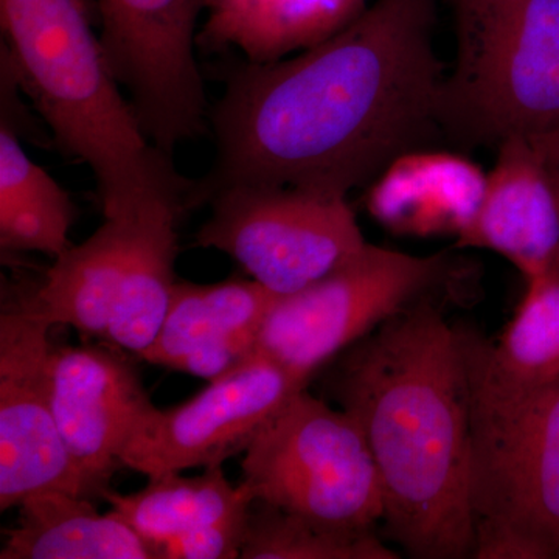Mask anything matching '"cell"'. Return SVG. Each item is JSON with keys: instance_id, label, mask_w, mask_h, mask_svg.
I'll return each mask as SVG.
<instances>
[{"instance_id": "cell-9", "label": "cell", "mask_w": 559, "mask_h": 559, "mask_svg": "<svg viewBox=\"0 0 559 559\" xmlns=\"http://www.w3.org/2000/svg\"><path fill=\"white\" fill-rule=\"evenodd\" d=\"M110 69L140 127L171 154L209 130L210 106L197 61L198 21L210 0H95Z\"/></svg>"}, {"instance_id": "cell-19", "label": "cell", "mask_w": 559, "mask_h": 559, "mask_svg": "<svg viewBox=\"0 0 559 559\" xmlns=\"http://www.w3.org/2000/svg\"><path fill=\"white\" fill-rule=\"evenodd\" d=\"M130 213L106 216L94 234L72 245L36 282L39 304L53 325L108 340L127 271Z\"/></svg>"}, {"instance_id": "cell-3", "label": "cell", "mask_w": 559, "mask_h": 559, "mask_svg": "<svg viewBox=\"0 0 559 559\" xmlns=\"http://www.w3.org/2000/svg\"><path fill=\"white\" fill-rule=\"evenodd\" d=\"M95 22V0H0V64L31 98L58 150L91 168L105 218L150 197L198 205V180L179 175L171 154L146 138Z\"/></svg>"}, {"instance_id": "cell-12", "label": "cell", "mask_w": 559, "mask_h": 559, "mask_svg": "<svg viewBox=\"0 0 559 559\" xmlns=\"http://www.w3.org/2000/svg\"><path fill=\"white\" fill-rule=\"evenodd\" d=\"M51 406L70 457L103 498L135 430L156 409L119 347L53 345Z\"/></svg>"}, {"instance_id": "cell-22", "label": "cell", "mask_w": 559, "mask_h": 559, "mask_svg": "<svg viewBox=\"0 0 559 559\" xmlns=\"http://www.w3.org/2000/svg\"><path fill=\"white\" fill-rule=\"evenodd\" d=\"M102 499L151 543L156 559L162 544L249 510L253 502L246 485L240 481L234 487L226 479L223 466L207 468L197 477L180 473L150 477L146 487L134 495H119L109 488Z\"/></svg>"}, {"instance_id": "cell-7", "label": "cell", "mask_w": 559, "mask_h": 559, "mask_svg": "<svg viewBox=\"0 0 559 559\" xmlns=\"http://www.w3.org/2000/svg\"><path fill=\"white\" fill-rule=\"evenodd\" d=\"M451 267L447 253L419 257L367 242L325 277L280 297L255 352L311 381L320 367L393 316L430 299Z\"/></svg>"}, {"instance_id": "cell-18", "label": "cell", "mask_w": 559, "mask_h": 559, "mask_svg": "<svg viewBox=\"0 0 559 559\" xmlns=\"http://www.w3.org/2000/svg\"><path fill=\"white\" fill-rule=\"evenodd\" d=\"M2 559H154L156 551L119 514L64 491L33 495L7 532Z\"/></svg>"}, {"instance_id": "cell-13", "label": "cell", "mask_w": 559, "mask_h": 559, "mask_svg": "<svg viewBox=\"0 0 559 559\" xmlns=\"http://www.w3.org/2000/svg\"><path fill=\"white\" fill-rule=\"evenodd\" d=\"M280 297L252 278L212 285L178 282L159 333L140 358L209 382L218 380L255 353Z\"/></svg>"}, {"instance_id": "cell-21", "label": "cell", "mask_w": 559, "mask_h": 559, "mask_svg": "<svg viewBox=\"0 0 559 559\" xmlns=\"http://www.w3.org/2000/svg\"><path fill=\"white\" fill-rule=\"evenodd\" d=\"M20 120L2 109L0 120V248L58 259L72 246L79 210L49 173L28 157Z\"/></svg>"}, {"instance_id": "cell-1", "label": "cell", "mask_w": 559, "mask_h": 559, "mask_svg": "<svg viewBox=\"0 0 559 559\" xmlns=\"http://www.w3.org/2000/svg\"><path fill=\"white\" fill-rule=\"evenodd\" d=\"M437 0H374L331 38L270 62L235 58L210 106L215 160L200 205L234 186L348 197L393 160L444 140L448 70L436 50Z\"/></svg>"}, {"instance_id": "cell-15", "label": "cell", "mask_w": 559, "mask_h": 559, "mask_svg": "<svg viewBox=\"0 0 559 559\" xmlns=\"http://www.w3.org/2000/svg\"><path fill=\"white\" fill-rule=\"evenodd\" d=\"M487 175L450 151L403 154L367 187L370 215L392 234L454 235L468 227L484 197Z\"/></svg>"}, {"instance_id": "cell-14", "label": "cell", "mask_w": 559, "mask_h": 559, "mask_svg": "<svg viewBox=\"0 0 559 559\" xmlns=\"http://www.w3.org/2000/svg\"><path fill=\"white\" fill-rule=\"evenodd\" d=\"M484 197L457 249H484L509 260L525 280L559 267V209L527 138L503 140Z\"/></svg>"}, {"instance_id": "cell-17", "label": "cell", "mask_w": 559, "mask_h": 559, "mask_svg": "<svg viewBox=\"0 0 559 559\" xmlns=\"http://www.w3.org/2000/svg\"><path fill=\"white\" fill-rule=\"evenodd\" d=\"M369 0H210L198 33L204 53L270 62L316 46L352 24Z\"/></svg>"}, {"instance_id": "cell-8", "label": "cell", "mask_w": 559, "mask_h": 559, "mask_svg": "<svg viewBox=\"0 0 559 559\" xmlns=\"http://www.w3.org/2000/svg\"><path fill=\"white\" fill-rule=\"evenodd\" d=\"M194 245L237 261L277 296L307 288L367 241L347 197L299 187L234 186L209 198Z\"/></svg>"}, {"instance_id": "cell-11", "label": "cell", "mask_w": 559, "mask_h": 559, "mask_svg": "<svg viewBox=\"0 0 559 559\" xmlns=\"http://www.w3.org/2000/svg\"><path fill=\"white\" fill-rule=\"evenodd\" d=\"M308 380L253 353L237 369L209 382L197 396L170 409H154L121 454V468L143 476L215 468L248 451Z\"/></svg>"}, {"instance_id": "cell-4", "label": "cell", "mask_w": 559, "mask_h": 559, "mask_svg": "<svg viewBox=\"0 0 559 559\" xmlns=\"http://www.w3.org/2000/svg\"><path fill=\"white\" fill-rule=\"evenodd\" d=\"M454 64L440 97L444 140L498 148L559 128V0H444Z\"/></svg>"}, {"instance_id": "cell-5", "label": "cell", "mask_w": 559, "mask_h": 559, "mask_svg": "<svg viewBox=\"0 0 559 559\" xmlns=\"http://www.w3.org/2000/svg\"><path fill=\"white\" fill-rule=\"evenodd\" d=\"M468 382L473 558L559 559V380Z\"/></svg>"}, {"instance_id": "cell-20", "label": "cell", "mask_w": 559, "mask_h": 559, "mask_svg": "<svg viewBox=\"0 0 559 559\" xmlns=\"http://www.w3.org/2000/svg\"><path fill=\"white\" fill-rule=\"evenodd\" d=\"M471 377L510 392L559 380V267L527 280V289L498 344L462 329Z\"/></svg>"}, {"instance_id": "cell-16", "label": "cell", "mask_w": 559, "mask_h": 559, "mask_svg": "<svg viewBox=\"0 0 559 559\" xmlns=\"http://www.w3.org/2000/svg\"><path fill=\"white\" fill-rule=\"evenodd\" d=\"M194 205L178 197H151L130 210L127 271L108 341L140 358L159 333L175 289L179 224Z\"/></svg>"}, {"instance_id": "cell-6", "label": "cell", "mask_w": 559, "mask_h": 559, "mask_svg": "<svg viewBox=\"0 0 559 559\" xmlns=\"http://www.w3.org/2000/svg\"><path fill=\"white\" fill-rule=\"evenodd\" d=\"M241 484L253 500L336 532H373L384 492L352 415L300 390L245 452Z\"/></svg>"}, {"instance_id": "cell-24", "label": "cell", "mask_w": 559, "mask_h": 559, "mask_svg": "<svg viewBox=\"0 0 559 559\" xmlns=\"http://www.w3.org/2000/svg\"><path fill=\"white\" fill-rule=\"evenodd\" d=\"M249 510L162 544L159 559L240 558Z\"/></svg>"}, {"instance_id": "cell-10", "label": "cell", "mask_w": 559, "mask_h": 559, "mask_svg": "<svg viewBox=\"0 0 559 559\" xmlns=\"http://www.w3.org/2000/svg\"><path fill=\"white\" fill-rule=\"evenodd\" d=\"M55 326L36 282L2 283L0 312V510L46 491L94 499L70 457L51 406Z\"/></svg>"}, {"instance_id": "cell-23", "label": "cell", "mask_w": 559, "mask_h": 559, "mask_svg": "<svg viewBox=\"0 0 559 559\" xmlns=\"http://www.w3.org/2000/svg\"><path fill=\"white\" fill-rule=\"evenodd\" d=\"M242 559H399L373 532H336L253 500Z\"/></svg>"}, {"instance_id": "cell-2", "label": "cell", "mask_w": 559, "mask_h": 559, "mask_svg": "<svg viewBox=\"0 0 559 559\" xmlns=\"http://www.w3.org/2000/svg\"><path fill=\"white\" fill-rule=\"evenodd\" d=\"M331 392L373 454L388 538L415 559L473 558L462 330L421 300L342 353Z\"/></svg>"}, {"instance_id": "cell-25", "label": "cell", "mask_w": 559, "mask_h": 559, "mask_svg": "<svg viewBox=\"0 0 559 559\" xmlns=\"http://www.w3.org/2000/svg\"><path fill=\"white\" fill-rule=\"evenodd\" d=\"M550 180L559 209V128L527 138Z\"/></svg>"}]
</instances>
